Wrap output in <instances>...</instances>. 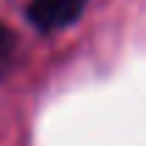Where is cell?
Listing matches in <instances>:
<instances>
[{
  "label": "cell",
  "mask_w": 146,
  "mask_h": 146,
  "mask_svg": "<svg viewBox=\"0 0 146 146\" xmlns=\"http://www.w3.org/2000/svg\"><path fill=\"white\" fill-rule=\"evenodd\" d=\"M87 0H31L28 3V23L51 34V31H59V28H68L70 23L82 17Z\"/></svg>",
  "instance_id": "6da1fadb"
},
{
  "label": "cell",
  "mask_w": 146,
  "mask_h": 146,
  "mask_svg": "<svg viewBox=\"0 0 146 146\" xmlns=\"http://www.w3.org/2000/svg\"><path fill=\"white\" fill-rule=\"evenodd\" d=\"M14 54H17V36L9 25L0 23V79L11 70L14 65Z\"/></svg>",
  "instance_id": "7a4b0ae2"
}]
</instances>
